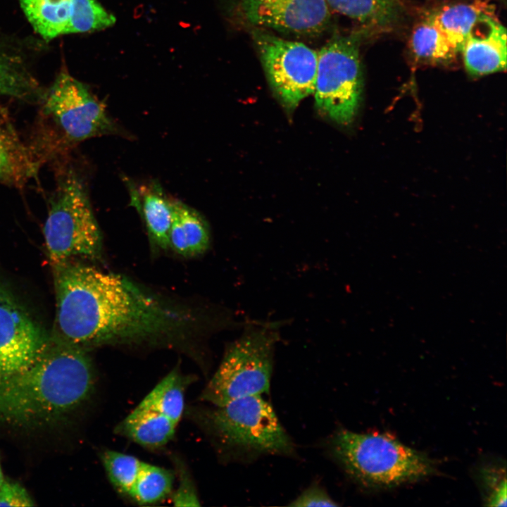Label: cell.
<instances>
[{
	"instance_id": "cell-1",
	"label": "cell",
	"mask_w": 507,
	"mask_h": 507,
	"mask_svg": "<svg viewBox=\"0 0 507 507\" xmlns=\"http://www.w3.org/2000/svg\"><path fill=\"white\" fill-rule=\"evenodd\" d=\"M53 271L57 341L87 351L170 336L187 321L119 274L72 261Z\"/></svg>"
},
{
	"instance_id": "cell-2",
	"label": "cell",
	"mask_w": 507,
	"mask_h": 507,
	"mask_svg": "<svg viewBox=\"0 0 507 507\" xmlns=\"http://www.w3.org/2000/svg\"><path fill=\"white\" fill-rule=\"evenodd\" d=\"M96 384L87 351L54 339L25 369L0 380V423L42 428L67 421Z\"/></svg>"
},
{
	"instance_id": "cell-3",
	"label": "cell",
	"mask_w": 507,
	"mask_h": 507,
	"mask_svg": "<svg viewBox=\"0 0 507 507\" xmlns=\"http://www.w3.org/2000/svg\"><path fill=\"white\" fill-rule=\"evenodd\" d=\"M329 449L349 475L367 486L400 484L434 470L427 456L389 434L341 429L330 439Z\"/></svg>"
},
{
	"instance_id": "cell-4",
	"label": "cell",
	"mask_w": 507,
	"mask_h": 507,
	"mask_svg": "<svg viewBox=\"0 0 507 507\" xmlns=\"http://www.w3.org/2000/svg\"><path fill=\"white\" fill-rule=\"evenodd\" d=\"M204 423L231 458L249 461L266 455H292L294 444L273 408L261 395L232 400L208 410Z\"/></svg>"
},
{
	"instance_id": "cell-5",
	"label": "cell",
	"mask_w": 507,
	"mask_h": 507,
	"mask_svg": "<svg viewBox=\"0 0 507 507\" xmlns=\"http://www.w3.org/2000/svg\"><path fill=\"white\" fill-rule=\"evenodd\" d=\"M43 231L52 265L76 257L101 258V230L86 187L73 170L57 180Z\"/></svg>"
},
{
	"instance_id": "cell-6",
	"label": "cell",
	"mask_w": 507,
	"mask_h": 507,
	"mask_svg": "<svg viewBox=\"0 0 507 507\" xmlns=\"http://www.w3.org/2000/svg\"><path fill=\"white\" fill-rule=\"evenodd\" d=\"M277 328L273 323H247L242 334L227 349L201 399L222 406L239 398L268 393L279 339Z\"/></svg>"
},
{
	"instance_id": "cell-7",
	"label": "cell",
	"mask_w": 507,
	"mask_h": 507,
	"mask_svg": "<svg viewBox=\"0 0 507 507\" xmlns=\"http://www.w3.org/2000/svg\"><path fill=\"white\" fill-rule=\"evenodd\" d=\"M358 49L349 37L331 39L318 52L314 96L320 112L349 125L358 111L362 92Z\"/></svg>"
},
{
	"instance_id": "cell-8",
	"label": "cell",
	"mask_w": 507,
	"mask_h": 507,
	"mask_svg": "<svg viewBox=\"0 0 507 507\" xmlns=\"http://www.w3.org/2000/svg\"><path fill=\"white\" fill-rule=\"evenodd\" d=\"M42 114L65 144L119 133L103 104L68 73H61L54 82L44 97Z\"/></svg>"
},
{
	"instance_id": "cell-9",
	"label": "cell",
	"mask_w": 507,
	"mask_h": 507,
	"mask_svg": "<svg viewBox=\"0 0 507 507\" xmlns=\"http://www.w3.org/2000/svg\"><path fill=\"white\" fill-rule=\"evenodd\" d=\"M252 34L273 89L287 110H294L313 94L318 52L261 28L256 27Z\"/></svg>"
},
{
	"instance_id": "cell-10",
	"label": "cell",
	"mask_w": 507,
	"mask_h": 507,
	"mask_svg": "<svg viewBox=\"0 0 507 507\" xmlns=\"http://www.w3.org/2000/svg\"><path fill=\"white\" fill-rule=\"evenodd\" d=\"M50 341L51 336L0 279V380L27 368Z\"/></svg>"
},
{
	"instance_id": "cell-11",
	"label": "cell",
	"mask_w": 507,
	"mask_h": 507,
	"mask_svg": "<svg viewBox=\"0 0 507 507\" xmlns=\"http://www.w3.org/2000/svg\"><path fill=\"white\" fill-rule=\"evenodd\" d=\"M34 30L45 39L112 26L115 16L96 0H19Z\"/></svg>"
},
{
	"instance_id": "cell-12",
	"label": "cell",
	"mask_w": 507,
	"mask_h": 507,
	"mask_svg": "<svg viewBox=\"0 0 507 507\" xmlns=\"http://www.w3.org/2000/svg\"><path fill=\"white\" fill-rule=\"evenodd\" d=\"M240 16L256 27L297 35L322 32L330 20L325 0H233Z\"/></svg>"
},
{
	"instance_id": "cell-13",
	"label": "cell",
	"mask_w": 507,
	"mask_h": 507,
	"mask_svg": "<svg viewBox=\"0 0 507 507\" xmlns=\"http://www.w3.org/2000/svg\"><path fill=\"white\" fill-rule=\"evenodd\" d=\"M461 51L468 71L482 75L506 67V30L492 15L482 23L465 39Z\"/></svg>"
},
{
	"instance_id": "cell-14",
	"label": "cell",
	"mask_w": 507,
	"mask_h": 507,
	"mask_svg": "<svg viewBox=\"0 0 507 507\" xmlns=\"http://www.w3.org/2000/svg\"><path fill=\"white\" fill-rule=\"evenodd\" d=\"M39 158L25 145L8 114L0 108V182L23 186L35 177Z\"/></svg>"
},
{
	"instance_id": "cell-15",
	"label": "cell",
	"mask_w": 507,
	"mask_h": 507,
	"mask_svg": "<svg viewBox=\"0 0 507 507\" xmlns=\"http://www.w3.org/2000/svg\"><path fill=\"white\" fill-rule=\"evenodd\" d=\"M127 185L131 204L141 213L152 241L163 249L169 248L170 199L156 182L137 187L129 181Z\"/></svg>"
},
{
	"instance_id": "cell-16",
	"label": "cell",
	"mask_w": 507,
	"mask_h": 507,
	"mask_svg": "<svg viewBox=\"0 0 507 507\" xmlns=\"http://www.w3.org/2000/svg\"><path fill=\"white\" fill-rule=\"evenodd\" d=\"M170 206L169 246L184 256L203 254L210 242L205 220L196 210L180 201L170 199Z\"/></svg>"
},
{
	"instance_id": "cell-17",
	"label": "cell",
	"mask_w": 507,
	"mask_h": 507,
	"mask_svg": "<svg viewBox=\"0 0 507 507\" xmlns=\"http://www.w3.org/2000/svg\"><path fill=\"white\" fill-rule=\"evenodd\" d=\"M177 424L162 413L137 406L115 427V432L149 448L165 445Z\"/></svg>"
},
{
	"instance_id": "cell-18",
	"label": "cell",
	"mask_w": 507,
	"mask_h": 507,
	"mask_svg": "<svg viewBox=\"0 0 507 507\" xmlns=\"http://www.w3.org/2000/svg\"><path fill=\"white\" fill-rule=\"evenodd\" d=\"M492 15L491 6L478 1L445 6L432 18L459 52L467 37Z\"/></svg>"
},
{
	"instance_id": "cell-19",
	"label": "cell",
	"mask_w": 507,
	"mask_h": 507,
	"mask_svg": "<svg viewBox=\"0 0 507 507\" xmlns=\"http://www.w3.org/2000/svg\"><path fill=\"white\" fill-rule=\"evenodd\" d=\"M189 378L176 369L168 373L138 405L158 411L178 424L184 409Z\"/></svg>"
},
{
	"instance_id": "cell-20",
	"label": "cell",
	"mask_w": 507,
	"mask_h": 507,
	"mask_svg": "<svg viewBox=\"0 0 507 507\" xmlns=\"http://www.w3.org/2000/svg\"><path fill=\"white\" fill-rule=\"evenodd\" d=\"M411 46L416 56L430 61L449 60L458 52L432 16L415 29Z\"/></svg>"
},
{
	"instance_id": "cell-21",
	"label": "cell",
	"mask_w": 507,
	"mask_h": 507,
	"mask_svg": "<svg viewBox=\"0 0 507 507\" xmlns=\"http://www.w3.org/2000/svg\"><path fill=\"white\" fill-rule=\"evenodd\" d=\"M173 484L170 470L144 463L129 496L139 504L156 503L170 493Z\"/></svg>"
},
{
	"instance_id": "cell-22",
	"label": "cell",
	"mask_w": 507,
	"mask_h": 507,
	"mask_svg": "<svg viewBox=\"0 0 507 507\" xmlns=\"http://www.w3.org/2000/svg\"><path fill=\"white\" fill-rule=\"evenodd\" d=\"M329 8L361 23L384 25L393 17L392 0H325Z\"/></svg>"
},
{
	"instance_id": "cell-23",
	"label": "cell",
	"mask_w": 507,
	"mask_h": 507,
	"mask_svg": "<svg viewBox=\"0 0 507 507\" xmlns=\"http://www.w3.org/2000/svg\"><path fill=\"white\" fill-rule=\"evenodd\" d=\"M101 461L115 489L122 494L130 496L144 463L133 456L114 451H104Z\"/></svg>"
},
{
	"instance_id": "cell-24",
	"label": "cell",
	"mask_w": 507,
	"mask_h": 507,
	"mask_svg": "<svg viewBox=\"0 0 507 507\" xmlns=\"http://www.w3.org/2000/svg\"><path fill=\"white\" fill-rule=\"evenodd\" d=\"M32 80L21 68L0 54V97L32 98L37 91Z\"/></svg>"
},
{
	"instance_id": "cell-25",
	"label": "cell",
	"mask_w": 507,
	"mask_h": 507,
	"mask_svg": "<svg viewBox=\"0 0 507 507\" xmlns=\"http://www.w3.org/2000/svg\"><path fill=\"white\" fill-rule=\"evenodd\" d=\"M35 502L27 490L17 482L4 480L0 484V506L27 507Z\"/></svg>"
},
{
	"instance_id": "cell-26",
	"label": "cell",
	"mask_w": 507,
	"mask_h": 507,
	"mask_svg": "<svg viewBox=\"0 0 507 507\" xmlns=\"http://www.w3.org/2000/svg\"><path fill=\"white\" fill-rule=\"evenodd\" d=\"M292 506H337L327 492L318 484L305 489L289 504Z\"/></svg>"
},
{
	"instance_id": "cell-27",
	"label": "cell",
	"mask_w": 507,
	"mask_h": 507,
	"mask_svg": "<svg viewBox=\"0 0 507 507\" xmlns=\"http://www.w3.org/2000/svg\"><path fill=\"white\" fill-rule=\"evenodd\" d=\"M180 479L179 487L173 497L174 504L177 506H200L192 481L184 470L180 469Z\"/></svg>"
},
{
	"instance_id": "cell-28",
	"label": "cell",
	"mask_w": 507,
	"mask_h": 507,
	"mask_svg": "<svg viewBox=\"0 0 507 507\" xmlns=\"http://www.w3.org/2000/svg\"><path fill=\"white\" fill-rule=\"evenodd\" d=\"M4 480V475H3V472H2V469L1 467V464H0V484L2 483Z\"/></svg>"
}]
</instances>
